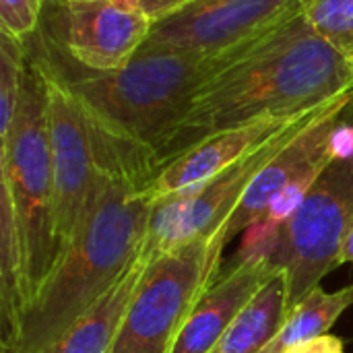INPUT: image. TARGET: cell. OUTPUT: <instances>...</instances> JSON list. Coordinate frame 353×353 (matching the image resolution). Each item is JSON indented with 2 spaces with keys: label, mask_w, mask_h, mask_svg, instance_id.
<instances>
[{
  "label": "cell",
  "mask_w": 353,
  "mask_h": 353,
  "mask_svg": "<svg viewBox=\"0 0 353 353\" xmlns=\"http://www.w3.org/2000/svg\"><path fill=\"white\" fill-rule=\"evenodd\" d=\"M347 91L353 70L300 10L223 58L157 149L151 178L217 132L308 114Z\"/></svg>",
  "instance_id": "1"
},
{
  "label": "cell",
  "mask_w": 353,
  "mask_h": 353,
  "mask_svg": "<svg viewBox=\"0 0 353 353\" xmlns=\"http://www.w3.org/2000/svg\"><path fill=\"white\" fill-rule=\"evenodd\" d=\"M35 54L81 108L99 168L141 190L151 180L157 149L184 116L199 87L221 66L223 56L153 52L137 54L116 70H91L74 62L37 29ZM27 46V43H25Z\"/></svg>",
  "instance_id": "2"
},
{
  "label": "cell",
  "mask_w": 353,
  "mask_h": 353,
  "mask_svg": "<svg viewBox=\"0 0 353 353\" xmlns=\"http://www.w3.org/2000/svg\"><path fill=\"white\" fill-rule=\"evenodd\" d=\"M153 201L101 170L93 203L31 298L10 353H41L93 308L145 250Z\"/></svg>",
  "instance_id": "3"
},
{
  "label": "cell",
  "mask_w": 353,
  "mask_h": 353,
  "mask_svg": "<svg viewBox=\"0 0 353 353\" xmlns=\"http://www.w3.org/2000/svg\"><path fill=\"white\" fill-rule=\"evenodd\" d=\"M0 196L12 209L29 290V302L58 254L54 170L43 72L27 54L23 93L6 137L0 139Z\"/></svg>",
  "instance_id": "4"
},
{
  "label": "cell",
  "mask_w": 353,
  "mask_h": 353,
  "mask_svg": "<svg viewBox=\"0 0 353 353\" xmlns=\"http://www.w3.org/2000/svg\"><path fill=\"white\" fill-rule=\"evenodd\" d=\"M353 219V124L345 120L339 153L279 223L271 265L288 279L290 310L339 267V250Z\"/></svg>",
  "instance_id": "5"
},
{
  "label": "cell",
  "mask_w": 353,
  "mask_h": 353,
  "mask_svg": "<svg viewBox=\"0 0 353 353\" xmlns=\"http://www.w3.org/2000/svg\"><path fill=\"white\" fill-rule=\"evenodd\" d=\"M221 256L215 238L149 256L112 353H170L190 310L219 277Z\"/></svg>",
  "instance_id": "6"
},
{
  "label": "cell",
  "mask_w": 353,
  "mask_h": 353,
  "mask_svg": "<svg viewBox=\"0 0 353 353\" xmlns=\"http://www.w3.org/2000/svg\"><path fill=\"white\" fill-rule=\"evenodd\" d=\"M353 108V91L339 95L259 172L228 223L215 236L225 246L259 221L283 223L325 165L339 153L341 128Z\"/></svg>",
  "instance_id": "7"
},
{
  "label": "cell",
  "mask_w": 353,
  "mask_h": 353,
  "mask_svg": "<svg viewBox=\"0 0 353 353\" xmlns=\"http://www.w3.org/2000/svg\"><path fill=\"white\" fill-rule=\"evenodd\" d=\"M321 108L298 118L271 141L263 143L213 178L157 201L151 213V230L145 252L155 256L192 240L215 238L240 205L259 172L316 116Z\"/></svg>",
  "instance_id": "8"
},
{
  "label": "cell",
  "mask_w": 353,
  "mask_h": 353,
  "mask_svg": "<svg viewBox=\"0 0 353 353\" xmlns=\"http://www.w3.org/2000/svg\"><path fill=\"white\" fill-rule=\"evenodd\" d=\"M300 12V0H194L153 23L137 54L223 56Z\"/></svg>",
  "instance_id": "9"
},
{
  "label": "cell",
  "mask_w": 353,
  "mask_h": 353,
  "mask_svg": "<svg viewBox=\"0 0 353 353\" xmlns=\"http://www.w3.org/2000/svg\"><path fill=\"white\" fill-rule=\"evenodd\" d=\"M46 10L39 31L91 70L126 66L153 27L137 0H46Z\"/></svg>",
  "instance_id": "10"
},
{
  "label": "cell",
  "mask_w": 353,
  "mask_h": 353,
  "mask_svg": "<svg viewBox=\"0 0 353 353\" xmlns=\"http://www.w3.org/2000/svg\"><path fill=\"white\" fill-rule=\"evenodd\" d=\"M37 68L43 72L46 87H48L56 234H58V244L62 252V248L77 234L81 221L85 219L93 203V196L101 178V168L97 161L89 124L81 108L74 103L68 91L50 72H46L39 64Z\"/></svg>",
  "instance_id": "11"
},
{
  "label": "cell",
  "mask_w": 353,
  "mask_h": 353,
  "mask_svg": "<svg viewBox=\"0 0 353 353\" xmlns=\"http://www.w3.org/2000/svg\"><path fill=\"white\" fill-rule=\"evenodd\" d=\"M275 275L269 256L238 259L199 298L170 353H211L242 308Z\"/></svg>",
  "instance_id": "12"
},
{
  "label": "cell",
  "mask_w": 353,
  "mask_h": 353,
  "mask_svg": "<svg viewBox=\"0 0 353 353\" xmlns=\"http://www.w3.org/2000/svg\"><path fill=\"white\" fill-rule=\"evenodd\" d=\"M302 116H306V114H300L294 118L261 120L254 124L217 132V134L201 141L199 145H194L192 149H188L186 153H182L168 165H163L149 180V184L143 188V192L153 203H157V201L172 196L180 190L192 188V186L213 178L215 174L223 172L232 163L240 161L244 155H248L263 143L271 141L275 134L285 130L290 124H294Z\"/></svg>",
  "instance_id": "13"
},
{
  "label": "cell",
  "mask_w": 353,
  "mask_h": 353,
  "mask_svg": "<svg viewBox=\"0 0 353 353\" xmlns=\"http://www.w3.org/2000/svg\"><path fill=\"white\" fill-rule=\"evenodd\" d=\"M147 261L149 256L143 250L124 277L41 353H112L122 319L143 277Z\"/></svg>",
  "instance_id": "14"
},
{
  "label": "cell",
  "mask_w": 353,
  "mask_h": 353,
  "mask_svg": "<svg viewBox=\"0 0 353 353\" xmlns=\"http://www.w3.org/2000/svg\"><path fill=\"white\" fill-rule=\"evenodd\" d=\"M288 314V279L281 271H275L234 319L211 353H261L279 333Z\"/></svg>",
  "instance_id": "15"
},
{
  "label": "cell",
  "mask_w": 353,
  "mask_h": 353,
  "mask_svg": "<svg viewBox=\"0 0 353 353\" xmlns=\"http://www.w3.org/2000/svg\"><path fill=\"white\" fill-rule=\"evenodd\" d=\"M352 304L353 283L331 294L321 285L314 288L290 310L279 333L261 353H285L298 343L331 333L333 325Z\"/></svg>",
  "instance_id": "16"
},
{
  "label": "cell",
  "mask_w": 353,
  "mask_h": 353,
  "mask_svg": "<svg viewBox=\"0 0 353 353\" xmlns=\"http://www.w3.org/2000/svg\"><path fill=\"white\" fill-rule=\"evenodd\" d=\"M300 10L353 70V0H300Z\"/></svg>",
  "instance_id": "17"
},
{
  "label": "cell",
  "mask_w": 353,
  "mask_h": 353,
  "mask_svg": "<svg viewBox=\"0 0 353 353\" xmlns=\"http://www.w3.org/2000/svg\"><path fill=\"white\" fill-rule=\"evenodd\" d=\"M27 46L0 31V139L8 134L23 93Z\"/></svg>",
  "instance_id": "18"
},
{
  "label": "cell",
  "mask_w": 353,
  "mask_h": 353,
  "mask_svg": "<svg viewBox=\"0 0 353 353\" xmlns=\"http://www.w3.org/2000/svg\"><path fill=\"white\" fill-rule=\"evenodd\" d=\"M46 0H0V31L19 41L31 39L43 17Z\"/></svg>",
  "instance_id": "19"
},
{
  "label": "cell",
  "mask_w": 353,
  "mask_h": 353,
  "mask_svg": "<svg viewBox=\"0 0 353 353\" xmlns=\"http://www.w3.org/2000/svg\"><path fill=\"white\" fill-rule=\"evenodd\" d=\"M194 0H137L141 10L151 19V23L163 21V19L176 14L178 10L186 8Z\"/></svg>",
  "instance_id": "20"
},
{
  "label": "cell",
  "mask_w": 353,
  "mask_h": 353,
  "mask_svg": "<svg viewBox=\"0 0 353 353\" xmlns=\"http://www.w3.org/2000/svg\"><path fill=\"white\" fill-rule=\"evenodd\" d=\"M285 353H345V347L339 337L327 333V335L314 337L310 341L298 343V345L290 347Z\"/></svg>",
  "instance_id": "21"
},
{
  "label": "cell",
  "mask_w": 353,
  "mask_h": 353,
  "mask_svg": "<svg viewBox=\"0 0 353 353\" xmlns=\"http://www.w3.org/2000/svg\"><path fill=\"white\" fill-rule=\"evenodd\" d=\"M343 263H353V219L347 225V232L343 236L341 250H339V265Z\"/></svg>",
  "instance_id": "22"
},
{
  "label": "cell",
  "mask_w": 353,
  "mask_h": 353,
  "mask_svg": "<svg viewBox=\"0 0 353 353\" xmlns=\"http://www.w3.org/2000/svg\"><path fill=\"white\" fill-rule=\"evenodd\" d=\"M64 2H77V0H64Z\"/></svg>",
  "instance_id": "23"
}]
</instances>
